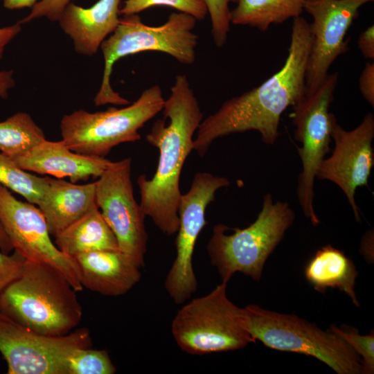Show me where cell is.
I'll use <instances>...</instances> for the list:
<instances>
[{"mask_svg":"<svg viewBox=\"0 0 374 374\" xmlns=\"http://www.w3.org/2000/svg\"><path fill=\"white\" fill-rule=\"evenodd\" d=\"M226 285L222 282L176 313L171 332L183 351L202 355L242 349L256 341L249 330L245 308H239L228 299Z\"/></svg>","mask_w":374,"mask_h":374,"instance_id":"6","label":"cell"},{"mask_svg":"<svg viewBox=\"0 0 374 374\" xmlns=\"http://www.w3.org/2000/svg\"><path fill=\"white\" fill-rule=\"evenodd\" d=\"M0 184L37 205L47 184V177H38L21 169L9 156L0 153Z\"/></svg>","mask_w":374,"mask_h":374,"instance_id":"24","label":"cell"},{"mask_svg":"<svg viewBox=\"0 0 374 374\" xmlns=\"http://www.w3.org/2000/svg\"><path fill=\"white\" fill-rule=\"evenodd\" d=\"M91 346L90 332L86 328L63 336H48L0 312V353L8 374H67L73 352Z\"/></svg>","mask_w":374,"mask_h":374,"instance_id":"10","label":"cell"},{"mask_svg":"<svg viewBox=\"0 0 374 374\" xmlns=\"http://www.w3.org/2000/svg\"><path fill=\"white\" fill-rule=\"evenodd\" d=\"M157 6L175 8L179 12L193 16L197 20H204L208 15L207 8L202 0H123L120 6L119 15L139 14Z\"/></svg>","mask_w":374,"mask_h":374,"instance_id":"26","label":"cell"},{"mask_svg":"<svg viewBox=\"0 0 374 374\" xmlns=\"http://www.w3.org/2000/svg\"><path fill=\"white\" fill-rule=\"evenodd\" d=\"M310 24L293 19L287 55L282 67L258 87L224 102L202 121L193 150L203 157L212 143L224 136L257 131L271 145L280 135V116L305 96V75L311 46Z\"/></svg>","mask_w":374,"mask_h":374,"instance_id":"1","label":"cell"},{"mask_svg":"<svg viewBox=\"0 0 374 374\" xmlns=\"http://www.w3.org/2000/svg\"><path fill=\"white\" fill-rule=\"evenodd\" d=\"M197 19L178 12L170 14L161 26L144 24L138 14L123 15L110 36L100 45L105 66L100 87L94 98L96 106L127 105L130 102L114 91L110 84L112 68L119 59L144 51H159L184 64L196 59L198 35L193 30Z\"/></svg>","mask_w":374,"mask_h":374,"instance_id":"4","label":"cell"},{"mask_svg":"<svg viewBox=\"0 0 374 374\" xmlns=\"http://www.w3.org/2000/svg\"><path fill=\"white\" fill-rule=\"evenodd\" d=\"M121 1L98 0L86 8L70 2L65 7L58 21L78 53L91 56L98 52L118 24Z\"/></svg>","mask_w":374,"mask_h":374,"instance_id":"18","label":"cell"},{"mask_svg":"<svg viewBox=\"0 0 374 374\" xmlns=\"http://www.w3.org/2000/svg\"><path fill=\"white\" fill-rule=\"evenodd\" d=\"M15 81L13 78V71H0V98H7L9 89L14 87Z\"/></svg>","mask_w":374,"mask_h":374,"instance_id":"34","label":"cell"},{"mask_svg":"<svg viewBox=\"0 0 374 374\" xmlns=\"http://www.w3.org/2000/svg\"><path fill=\"white\" fill-rule=\"evenodd\" d=\"M306 0H238L231 11V23L261 31L271 25L300 17Z\"/></svg>","mask_w":374,"mask_h":374,"instance_id":"22","label":"cell"},{"mask_svg":"<svg viewBox=\"0 0 374 374\" xmlns=\"http://www.w3.org/2000/svg\"><path fill=\"white\" fill-rule=\"evenodd\" d=\"M205 4L211 22V33L217 47L226 42L231 26V3L238 0H202Z\"/></svg>","mask_w":374,"mask_h":374,"instance_id":"28","label":"cell"},{"mask_svg":"<svg viewBox=\"0 0 374 374\" xmlns=\"http://www.w3.org/2000/svg\"><path fill=\"white\" fill-rule=\"evenodd\" d=\"M304 274L317 292L324 294L329 287L338 289L359 306L355 292L358 271L353 261L341 250L330 244L319 249L306 265Z\"/></svg>","mask_w":374,"mask_h":374,"instance_id":"20","label":"cell"},{"mask_svg":"<svg viewBox=\"0 0 374 374\" xmlns=\"http://www.w3.org/2000/svg\"><path fill=\"white\" fill-rule=\"evenodd\" d=\"M96 181L76 184L47 176V184L37 204L51 235L55 237L82 217L96 202Z\"/></svg>","mask_w":374,"mask_h":374,"instance_id":"19","label":"cell"},{"mask_svg":"<svg viewBox=\"0 0 374 374\" xmlns=\"http://www.w3.org/2000/svg\"><path fill=\"white\" fill-rule=\"evenodd\" d=\"M331 138L335 143L332 153L320 163L315 177L330 181L341 189L359 222L361 217L355 196L357 188L368 186L374 165L373 114L367 113L361 123L349 131L344 130L333 116Z\"/></svg>","mask_w":374,"mask_h":374,"instance_id":"15","label":"cell"},{"mask_svg":"<svg viewBox=\"0 0 374 374\" xmlns=\"http://www.w3.org/2000/svg\"><path fill=\"white\" fill-rule=\"evenodd\" d=\"M0 249L1 251L5 253H10L14 250L13 246L3 229L1 224L0 223Z\"/></svg>","mask_w":374,"mask_h":374,"instance_id":"36","label":"cell"},{"mask_svg":"<svg viewBox=\"0 0 374 374\" xmlns=\"http://www.w3.org/2000/svg\"><path fill=\"white\" fill-rule=\"evenodd\" d=\"M25 261L17 251L12 254L0 251V298L6 288L20 276Z\"/></svg>","mask_w":374,"mask_h":374,"instance_id":"29","label":"cell"},{"mask_svg":"<svg viewBox=\"0 0 374 374\" xmlns=\"http://www.w3.org/2000/svg\"><path fill=\"white\" fill-rule=\"evenodd\" d=\"M359 89L363 98L374 106V63H366L359 78Z\"/></svg>","mask_w":374,"mask_h":374,"instance_id":"31","label":"cell"},{"mask_svg":"<svg viewBox=\"0 0 374 374\" xmlns=\"http://www.w3.org/2000/svg\"><path fill=\"white\" fill-rule=\"evenodd\" d=\"M358 48L365 59H374V26L367 27L359 35L357 40Z\"/></svg>","mask_w":374,"mask_h":374,"instance_id":"32","label":"cell"},{"mask_svg":"<svg viewBox=\"0 0 374 374\" xmlns=\"http://www.w3.org/2000/svg\"><path fill=\"white\" fill-rule=\"evenodd\" d=\"M71 0H41L33 8L30 13L21 21L20 24L39 17H46L52 21H58L65 7Z\"/></svg>","mask_w":374,"mask_h":374,"instance_id":"30","label":"cell"},{"mask_svg":"<svg viewBox=\"0 0 374 374\" xmlns=\"http://www.w3.org/2000/svg\"><path fill=\"white\" fill-rule=\"evenodd\" d=\"M75 292L58 269L26 259L20 276L1 296L0 312L37 333L66 335L82 317Z\"/></svg>","mask_w":374,"mask_h":374,"instance_id":"3","label":"cell"},{"mask_svg":"<svg viewBox=\"0 0 374 374\" xmlns=\"http://www.w3.org/2000/svg\"><path fill=\"white\" fill-rule=\"evenodd\" d=\"M330 328L341 336L358 354L362 362L364 373L374 371V332L362 335L357 328L342 324L340 328L331 326Z\"/></svg>","mask_w":374,"mask_h":374,"instance_id":"27","label":"cell"},{"mask_svg":"<svg viewBox=\"0 0 374 374\" xmlns=\"http://www.w3.org/2000/svg\"><path fill=\"white\" fill-rule=\"evenodd\" d=\"M39 0H3V7L8 10L33 8Z\"/></svg>","mask_w":374,"mask_h":374,"instance_id":"35","label":"cell"},{"mask_svg":"<svg viewBox=\"0 0 374 374\" xmlns=\"http://www.w3.org/2000/svg\"><path fill=\"white\" fill-rule=\"evenodd\" d=\"M26 171L68 177L73 183L98 178L112 161L100 157L81 154L71 150L62 140L41 141L28 151L11 157Z\"/></svg>","mask_w":374,"mask_h":374,"instance_id":"16","label":"cell"},{"mask_svg":"<svg viewBox=\"0 0 374 374\" xmlns=\"http://www.w3.org/2000/svg\"><path fill=\"white\" fill-rule=\"evenodd\" d=\"M373 0H306L310 15L311 46L305 75V95L314 91L328 75L335 60L348 50V31L359 10Z\"/></svg>","mask_w":374,"mask_h":374,"instance_id":"14","label":"cell"},{"mask_svg":"<svg viewBox=\"0 0 374 374\" xmlns=\"http://www.w3.org/2000/svg\"><path fill=\"white\" fill-rule=\"evenodd\" d=\"M54 238L59 250L72 258L94 250H119L116 238L96 202Z\"/></svg>","mask_w":374,"mask_h":374,"instance_id":"21","label":"cell"},{"mask_svg":"<svg viewBox=\"0 0 374 374\" xmlns=\"http://www.w3.org/2000/svg\"><path fill=\"white\" fill-rule=\"evenodd\" d=\"M21 30V26L19 22L0 28V60L3 57L6 46L20 33Z\"/></svg>","mask_w":374,"mask_h":374,"instance_id":"33","label":"cell"},{"mask_svg":"<svg viewBox=\"0 0 374 374\" xmlns=\"http://www.w3.org/2000/svg\"><path fill=\"white\" fill-rule=\"evenodd\" d=\"M251 337L271 349L312 356L338 374H363L361 357L330 328L323 330L315 323L295 314H282L257 305L245 307Z\"/></svg>","mask_w":374,"mask_h":374,"instance_id":"7","label":"cell"},{"mask_svg":"<svg viewBox=\"0 0 374 374\" xmlns=\"http://www.w3.org/2000/svg\"><path fill=\"white\" fill-rule=\"evenodd\" d=\"M164 100L160 86L155 84L123 108L74 111L60 121L62 140L75 152L105 157L119 144L140 140L139 130L162 111Z\"/></svg>","mask_w":374,"mask_h":374,"instance_id":"8","label":"cell"},{"mask_svg":"<svg viewBox=\"0 0 374 374\" xmlns=\"http://www.w3.org/2000/svg\"><path fill=\"white\" fill-rule=\"evenodd\" d=\"M162 111L163 118L157 120L145 136L159 151L156 172L150 179L145 175H140L137 184L140 206L145 216H149L163 234L172 235L179 224L181 170L193 150L194 134L204 118L186 75L176 76Z\"/></svg>","mask_w":374,"mask_h":374,"instance_id":"2","label":"cell"},{"mask_svg":"<svg viewBox=\"0 0 374 374\" xmlns=\"http://www.w3.org/2000/svg\"><path fill=\"white\" fill-rule=\"evenodd\" d=\"M83 287L105 296H121L141 278L132 258L120 250H94L73 257Z\"/></svg>","mask_w":374,"mask_h":374,"instance_id":"17","label":"cell"},{"mask_svg":"<svg viewBox=\"0 0 374 374\" xmlns=\"http://www.w3.org/2000/svg\"><path fill=\"white\" fill-rule=\"evenodd\" d=\"M230 181L207 172L195 175L190 189L181 194L178 206L179 228L175 239L176 256L165 282V290L177 304L191 298L198 287L193 267L195 245L205 226L206 209L215 200L217 190L228 186Z\"/></svg>","mask_w":374,"mask_h":374,"instance_id":"11","label":"cell"},{"mask_svg":"<svg viewBox=\"0 0 374 374\" xmlns=\"http://www.w3.org/2000/svg\"><path fill=\"white\" fill-rule=\"evenodd\" d=\"M131 170L130 158L112 161L96 181L95 202L114 233L119 250L142 267L148 235L145 215L134 196Z\"/></svg>","mask_w":374,"mask_h":374,"instance_id":"12","label":"cell"},{"mask_svg":"<svg viewBox=\"0 0 374 374\" xmlns=\"http://www.w3.org/2000/svg\"><path fill=\"white\" fill-rule=\"evenodd\" d=\"M339 73L328 74L312 93L292 107L294 139L301 143L298 154L302 163L299 175L297 197L304 215L313 226L319 224L314 208L315 175L320 163L329 152L333 114L329 108L338 84Z\"/></svg>","mask_w":374,"mask_h":374,"instance_id":"9","label":"cell"},{"mask_svg":"<svg viewBox=\"0 0 374 374\" xmlns=\"http://www.w3.org/2000/svg\"><path fill=\"white\" fill-rule=\"evenodd\" d=\"M116 371L109 353L105 350L78 348L68 361L67 374H114Z\"/></svg>","mask_w":374,"mask_h":374,"instance_id":"25","label":"cell"},{"mask_svg":"<svg viewBox=\"0 0 374 374\" xmlns=\"http://www.w3.org/2000/svg\"><path fill=\"white\" fill-rule=\"evenodd\" d=\"M0 223L15 251L26 259L54 266L66 277L76 292L82 290L74 258L63 253L53 242L39 208L28 202L17 199L1 184Z\"/></svg>","mask_w":374,"mask_h":374,"instance_id":"13","label":"cell"},{"mask_svg":"<svg viewBox=\"0 0 374 374\" xmlns=\"http://www.w3.org/2000/svg\"><path fill=\"white\" fill-rule=\"evenodd\" d=\"M46 139L43 130L26 112H18L0 122V151L12 157Z\"/></svg>","mask_w":374,"mask_h":374,"instance_id":"23","label":"cell"},{"mask_svg":"<svg viewBox=\"0 0 374 374\" xmlns=\"http://www.w3.org/2000/svg\"><path fill=\"white\" fill-rule=\"evenodd\" d=\"M295 217L287 202H274L272 195L267 193L257 218L249 226L230 227L233 233L227 234L224 224L215 225L206 250L222 282L228 283L236 272L260 280L267 259L283 239Z\"/></svg>","mask_w":374,"mask_h":374,"instance_id":"5","label":"cell"}]
</instances>
